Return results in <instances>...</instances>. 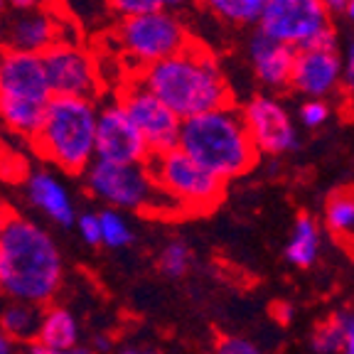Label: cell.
I'll list each match as a JSON object with an SVG mask.
<instances>
[{"instance_id":"1","label":"cell","mask_w":354,"mask_h":354,"mask_svg":"<svg viewBox=\"0 0 354 354\" xmlns=\"http://www.w3.org/2000/svg\"><path fill=\"white\" fill-rule=\"evenodd\" d=\"M64 283V259L42 224L12 214L0 236V295L35 305H52Z\"/></svg>"},{"instance_id":"2","label":"cell","mask_w":354,"mask_h":354,"mask_svg":"<svg viewBox=\"0 0 354 354\" xmlns=\"http://www.w3.org/2000/svg\"><path fill=\"white\" fill-rule=\"evenodd\" d=\"M136 77L153 88L177 116L189 118L232 104V88L219 62L202 44L189 42L185 50L148 64Z\"/></svg>"},{"instance_id":"3","label":"cell","mask_w":354,"mask_h":354,"mask_svg":"<svg viewBox=\"0 0 354 354\" xmlns=\"http://www.w3.org/2000/svg\"><path fill=\"white\" fill-rule=\"evenodd\" d=\"M180 148L227 183L246 175L261 155L251 140L241 109L234 104L185 118Z\"/></svg>"},{"instance_id":"4","label":"cell","mask_w":354,"mask_h":354,"mask_svg":"<svg viewBox=\"0 0 354 354\" xmlns=\"http://www.w3.org/2000/svg\"><path fill=\"white\" fill-rule=\"evenodd\" d=\"M99 106L84 96H52L32 143L44 162L66 175H84L96 160Z\"/></svg>"},{"instance_id":"5","label":"cell","mask_w":354,"mask_h":354,"mask_svg":"<svg viewBox=\"0 0 354 354\" xmlns=\"http://www.w3.org/2000/svg\"><path fill=\"white\" fill-rule=\"evenodd\" d=\"M52 86L37 52L0 47V123L32 140L44 121Z\"/></svg>"},{"instance_id":"6","label":"cell","mask_w":354,"mask_h":354,"mask_svg":"<svg viewBox=\"0 0 354 354\" xmlns=\"http://www.w3.org/2000/svg\"><path fill=\"white\" fill-rule=\"evenodd\" d=\"M84 187L94 199L121 212L177 216L183 209L155 183L148 162H111L96 158L84 170Z\"/></svg>"},{"instance_id":"7","label":"cell","mask_w":354,"mask_h":354,"mask_svg":"<svg viewBox=\"0 0 354 354\" xmlns=\"http://www.w3.org/2000/svg\"><path fill=\"white\" fill-rule=\"evenodd\" d=\"M148 165L155 175V183L175 199L183 214H207L224 197L227 180L207 170L180 145L165 153L150 155Z\"/></svg>"},{"instance_id":"8","label":"cell","mask_w":354,"mask_h":354,"mask_svg":"<svg viewBox=\"0 0 354 354\" xmlns=\"http://www.w3.org/2000/svg\"><path fill=\"white\" fill-rule=\"evenodd\" d=\"M116 42L128 62H133L140 72L148 64L185 50L192 39L185 22L170 8H158L150 12L121 17L116 25Z\"/></svg>"},{"instance_id":"9","label":"cell","mask_w":354,"mask_h":354,"mask_svg":"<svg viewBox=\"0 0 354 354\" xmlns=\"http://www.w3.org/2000/svg\"><path fill=\"white\" fill-rule=\"evenodd\" d=\"M118 99L131 113L133 123L143 133L145 143L150 148V155L165 153L180 145V133H183V118L148 88L138 77L126 82L118 88Z\"/></svg>"},{"instance_id":"10","label":"cell","mask_w":354,"mask_h":354,"mask_svg":"<svg viewBox=\"0 0 354 354\" xmlns=\"http://www.w3.org/2000/svg\"><path fill=\"white\" fill-rule=\"evenodd\" d=\"M330 15L322 0H268L256 25L259 32L303 50L330 28Z\"/></svg>"},{"instance_id":"11","label":"cell","mask_w":354,"mask_h":354,"mask_svg":"<svg viewBox=\"0 0 354 354\" xmlns=\"http://www.w3.org/2000/svg\"><path fill=\"white\" fill-rule=\"evenodd\" d=\"M42 57L55 96L94 99L99 94V64L84 44H77V39H62Z\"/></svg>"},{"instance_id":"12","label":"cell","mask_w":354,"mask_h":354,"mask_svg":"<svg viewBox=\"0 0 354 354\" xmlns=\"http://www.w3.org/2000/svg\"><path fill=\"white\" fill-rule=\"evenodd\" d=\"M96 158L111 162H148L150 148L133 123L121 99H111L99 109L96 121Z\"/></svg>"},{"instance_id":"13","label":"cell","mask_w":354,"mask_h":354,"mask_svg":"<svg viewBox=\"0 0 354 354\" xmlns=\"http://www.w3.org/2000/svg\"><path fill=\"white\" fill-rule=\"evenodd\" d=\"M241 113L259 153L281 155L298 145V128L276 96H254L241 106Z\"/></svg>"},{"instance_id":"14","label":"cell","mask_w":354,"mask_h":354,"mask_svg":"<svg viewBox=\"0 0 354 354\" xmlns=\"http://www.w3.org/2000/svg\"><path fill=\"white\" fill-rule=\"evenodd\" d=\"M290 88L303 99H330L342 91V55L337 44H313L295 55Z\"/></svg>"},{"instance_id":"15","label":"cell","mask_w":354,"mask_h":354,"mask_svg":"<svg viewBox=\"0 0 354 354\" xmlns=\"http://www.w3.org/2000/svg\"><path fill=\"white\" fill-rule=\"evenodd\" d=\"M62 30L57 15L50 8H35V10H17L6 25V47L25 52H44L62 42Z\"/></svg>"},{"instance_id":"16","label":"cell","mask_w":354,"mask_h":354,"mask_svg":"<svg viewBox=\"0 0 354 354\" xmlns=\"http://www.w3.org/2000/svg\"><path fill=\"white\" fill-rule=\"evenodd\" d=\"M28 202L39 209L57 227H74L77 224V207L66 185L50 170H32L25 180Z\"/></svg>"},{"instance_id":"17","label":"cell","mask_w":354,"mask_h":354,"mask_svg":"<svg viewBox=\"0 0 354 354\" xmlns=\"http://www.w3.org/2000/svg\"><path fill=\"white\" fill-rule=\"evenodd\" d=\"M298 50L283 44L268 35L259 32L249 39V59L259 82L268 88H286L293 79V66Z\"/></svg>"},{"instance_id":"18","label":"cell","mask_w":354,"mask_h":354,"mask_svg":"<svg viewBox=\"0 0 354 354\" xmlns=\"http://www.w3.org/2000/svg\"><path fill=\"white\" fill-rule=\"evenodd\" d=\"M42 315V305L25 303V300H10L6 308L0 310V325L6 327V332L17 344H32L37 342Z\"/></svg>"},{"instance_id":"19","label":"cell","mask_w":354,"mask_h":354,"mask_svg":"<svg viewBox=\"0 0 354 354\" xmlns=\"http://www.w3.org/2000/svg\"><path fill=\"white\" fill-rule=\"evenodd\" d=\"M37 344L50 349H69L79 344V322L74 313H69L62 305H47L39 325Z\"/></svg>"},{"instance_id":"20","label":"cell","mask_w":354,"mask_h":354,"mask_svg":"<svg viewBox=\"0 0 354 354\" xmlns=\"http://www.w3.org/2000/svg\"><path fill=\"white\" fill-rule=\"evenodd\" d=\"M320 243H322L320 224H317L313 216L300 214L298 219H295L290 241H288V246H286V259L293 266H298V268H310V266L317 261Z\"/></svg>"},{"instance_id":"21","label":"cell","mask_w":354,"mask_h":354,"mask_svg":"<svg viewBox=\"0 0 354 354\" xmlns=\"http://www.w3.org/2000/svg\"><path fill=\"white\" fill-rule=\"evenodd\" d=\"M325 227L354 249V189H337L327 197Z\"/></svg>"},{"instance_id":"22","label":"cell","mask_w":354,"mask_h":354,"mask_svg":"<svg viewBox=\"0 0 354 354\" xmlns=\"http://www.w3.org/2000/svg\"><path fill=\"white\" fill-rule=\"evenodd\" d=\"M216 17L232 25H256L268 0H202Z\"/></svg>"},{"instance_id":"23","label":"cell","mask_w":354,"mask_h":354,"mask_svg":"<svg viewBox=\"0 0 354 354\" xmlns=\"http://www.w3.org/2000/svg\"><path fill=\"white\" fill-rule=\"evenodd\" d=\"M347 317L344 313H339V315L330 317L327 322H322V325L315 327V332H313V349L320 354H337L342 352L344 347V337H347Z\"/></svg>"},{"instance_id":"24","label":"cell","mask_w":354,"mask_h":354,"mask_svg":"<svg viewBox=\"0 0 354 354\" xmlns=\"http://www.w3.org/2000/svg\"><path fill=\"white\" fill-rule=\"evenodd\" d=\"M99 214H101V239H104L101 246H109V249H126V246H131L133 229L126 216H123V212L113 209V207H106Z\"/></svg>"},{"instance_id":"25","label":"cell","mask_w":354,"mask_h":354,"mask_svg":"<svg viewBox=\"0 0 354 354\" xmlns=\"http://www.w3.org/2000/svg\"><path fill=\"white\" fill-rule=\"evenodd\" d=\"M192 266V251L183 239H172L160 254V271L170 278H180Z\"/></svg>"},{"instance_id":"26","label":"cell","mask_w":354,"mask_h":354,"mask_svg":"<svg viewBox=\"0 0 354 354\" xmlns=\"http://www.w3.org/2000/svg\"><path fill=\"white\" fill-rule=\"evenodd\" d=\"M330 101L327 99H305L298 111V118L305 128H320L330 121Z\"/></svg>"},{"instance_id":"27","label":"cell","mask_w":354,"mask_h":354,"mask_svg":"<svg viewBox=\"0 0 354 354\" xmlns=\"http://www.w3.org/2000/svg\"><path fill=\"white\" fill-rule=\"evenodd\" d=\"M77 232L88 246H101V214L99 212H84L77 216Z\"/></svg>"},{"instance_id":"28","label":"cell","mask_w":354,"mask_h":354,"mask_svg":"<svg viewBox=\"0 0 354 354\" xmlns=\"http://www.w3.org/2000/svg\"><path fill=\"white\" fill-rule=\"evenodd\" d=\"M109 10H113L116 15L128 17V15H138V12H150L162 8L160 0H106Z\"/></svg>"},{"instance_id":"29","label":"cell","mask_w":354,"mask_h":354,"mask_svg":"<svg viewBox=\"0 0 354 354\" xmlns=\"http://www.w3.org/2000/svg\"><path fill=\"white\" fill-rule=\"evenodd\" d=\"M214 354H263V352L254 342H249V339L243 337H224L219 339Z\"/></svg>"},{"instance_id":"30","label":"cell","mask_w":354,"mask_h":354,"mask_svg":"<svg viewBox=\"0 0 354 354\" xmlns=\"http://www.w3.org/2000/svg\"><path fill=\"white\" fill-rule=\"evenodd\" d=\"M342 91L354 99V37L347 42L342 55Z\"/></svg>"},{"instance_id":"31","label":"cell","mask_w":354,"mask_h":354,"mask_svg":"<svg viewBox=\"0 0 354 354\" xmlns=\"http://www.w3.org/2000/svg\"><path fill=\"white\" fill-rule=\"evenodd\" d=\"M28 347H30V354H91V349L84 347L82 342L74 344V347H69V349H50V347H44V344H37V342L28 344Z\"/></svg>"},{"instance_id":"32","label":"cell","mask_w":354,"mask_h":354,"mask_svg":"<svg viewBox=\"0 0 354 354\" xmlns=\"http://www.w3.org/2000/svg\"><path fill=\"white\" fill-rule=\"evenodd\" d=\"M295 310L290 303H286V300H276V303L271 305V317L278 322V325H288V322L293 320Z\"/></svg>"},{"instance_id":"33","label":"cell","mask_w":354,"mask_h":354,"mask_svg":"<svg viewBox=\"0 0 354 354\" xmlns=\"http://www.w3.org/2000/svg\"><path fill=\"white\" fill-rule=\"evenodd\" d=\"M50 0H10V8L15 10H35V8H44Z\"/></svg>"},{"instance_id":"34","label":"cell","mask_w":354,"mask_h":354,"mask_svg":"<svg viewBox=\"0 0 354 354\" xmlns=\"http://www.w3.org/2000/svg\"><path fill=\"white\" fill-rule=\"evenodd\" d=\"M15 339L6 332V327L0 325V354H15Z\"/></svg>"},{"instance_id":"35","label":"cell","mask_w":354,"mask_h":354,"mask_svg":"<svg viewBox=\"0 0 354 354\" xmlns=\"http://www.w3.org/2000/svg\"><path fill=\"white\" fill-rule=\"evenodd\" d=\"M342 354H354V317H347V337H344Z\"/></svg>"},{"instance_id":"36","label":"cell","mask_w":354,"mask_h":354,"mask_svg":"<svg viewBox=\"0 0 354 354\" xmlns=\"http://www.w3.org/2000/svg\"><path fill=\"white\" fill-rule=\"evenodd\" d=\"M12 216V212H10V207L6 205V199L0 197V236H3V232H6V227H8V219Z\"/></svg>"},{"instance_id":"37","label":"cell","mask_w":354,"mask_h":354,"mask_svg":"<svg viewBox=\"0 0 354 354\" xmlns=\"http://www.w3.org/2000/svg\"><path fill=\"white\" fill-rule=\"evenodd\" d=\"M94 349L96 352H111V349H113V339L106 337V335H99V337L94 339Z\"/></svg>"},{"instance_id":"38","label":"cell","mask_w":354,"mask_h":354,"mask_svg":"<svg viewBox=\"0 0 354 354\" xmlns=\"http://www.w3.org/2000/svg\"><path fill=\"white\" fill-rule=\"evenodd\" d=\"M322 3L330 12H344L349 6V0H322Z\"/></svg>"},{"instance_id":"39","label":"cell","mask_w":354,"mask_h":354,"mask_svg":"<svg viewBox=\"0 0 354 354\" xmlns=\"http://www.w3.org/2000/svg\"><path fill=\"white\" fill-rule=\"evenodd\" d=\"M118 354H158L153 349H145V347H123Z\"/></svg>"},{"instance_id":"40","label":"cell","mask_w":354,"mask_h":354,"mask_svg":"<svg viewBox=\"0 0 354 354\" xmlns=\"http://www.w3.org/2000/svg\"><path fill=\"white\" fill-rule=\"evenodd\" d=\"M162 8H170V10H177V8H183L187 0H160Z\"/></svg>"},{"instance_id":"41","label":"cell","mask_w":354,"mask_h":354,"mask_svg":"<svg viewBox=\"0 0 354 354\" xmlns=\"http://www.w3.org/2000/svg\"><path fill=\"white\" fill-rule=\"evenodd\" d=\"M344 15H347L349 20L354 22V0H349V6H347V10H344Z\"/></svg>"},{"instance_id":"42","label":"cell","mask_w":354,"mask_h":354,"mask_svg":"<svg viewBox=\"0 0 354 354\" xmlns=\"http://www.w3.org/2000/svg\"><path fill=\"white\" fill-rule=\"evenodd\" d=\"M0 47H6V28L0 25Z\"/></svg>"},{"instance_id":"43","label":"cell","mask_w":354,"mask_h":354,"mask_svg":"<svg viewBox=\"0 0 354 354\" xmlns=\"http://www.w3.org/2000/svg\"><path fill=\"white\" fill-rule=\"evenodd\" d=\"M10 6V0H0V15H3V12H6V8Z\"/></svg>"},{"instance_id":"44","label":"cell","mask_w":354,"mask_h":354,"mask_svg":"<svg viewBox=\"0 0 354 354\" xmlns=\"http://www.w3.org/2000/svg\"><path fill=\"white\" fill-rule=\"evenodd\" d=\"M315 354H320V352H315Z\"/></svg>"}]
</instances>
